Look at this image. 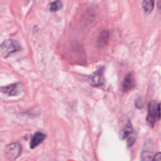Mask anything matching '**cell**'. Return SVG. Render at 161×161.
I'll return each instance as SVG.
<instances>
[{"mask_svg":"<svg viewBox=\"0 0 161 161\" xmlns=\"http://www.w3.org/2000/svg\"><path fill=\"white\" fill-rule=\"evenodd\" d=\"M20 50H21L20 43L14 39H6L0 45V51L4 58H9Z\"/></svg>","mask_w":161,"mask_h":161,"instance_id":"cell-1","label":"cell"},{"mask_svg":"<svg viewBox=\"0 0 161 161\" xmlns=\"http://www.w3.org/2000/svg\"><path fill=\"white\" fill-rule=\"evenodd\" d=\"M120 135L123 139H126V141H127V147H132L135 145L137 140V134L134 130L130 120L127 121L126 125L124 126V129L121 131Z\"/></svg>","mask_w":161,"mask_h":161,"instance_id":"cell-2","label":"cell"},{"mask_svg":"<svg viewBox=\"0 0 161 161\" xmlns=\"http://www.w3.org/2000/svg\"><path fill=\"white\" fill-rule=\"evenodd\" d=\"M24 86L21 83H14L7 86L0 87V92L9 97H16L23 92Z\"/></svg>","mask_w":161,"mask_h":161,"instance_id":"cell-3","label":"cell"},{"mask_svg":"<svg viewBox=\"0 0 161 161\" xmlns=\"http://www.w3.org/2000/svg\"><path fill=\"white\" fill-rule=\"evenodd\" d=\"M22 148L20 143L12 142L7 145L5 149V156L9 160H14L20 157Z\"/></svg>","mask_w":161,"mask_h":161,"instance_id":"cell-4","label":"cell"},{"mask_svg":"<svg viewBox=\"0 0 161 161\" xmlns=\"http://www.w3.org/2000/svg\"><path fill=\"white\" fill-rule=\"evenodd\" d=\"M104 72H105V67L102 66L90 75V82L93 86H101L104 85L105 83Z\"/></svg>","mask_w":161,"mask_h":161,"instance_id":"cell-5","label":"cell"},{"mask_svg":"<svg viewBox=\"0 0 161 161\" xmlns=\"http://www.w3.org/2000/svg\"><path fill=\"white\" fill-rule=\"evenodd\" d=\"M148 124L151 127H153L156 122L158 120L157 117V103L156 101H151L148 107V115H147Z\"/></svg>","mask_w":161,"mask_h":161,"instance_id":"cell-6","label":"cell"},{"mask_svg":"<svg viewBox=\"0 0 161 161\" xmlns=\"http://www.w3.org/2000/svg\"><path fill=\"white\" fill-rule=\"evenodd\" d=\"M136 86V80L133 72H129L124 77L121 84V90L124 93H127L133 90Z\"/></svg>","mask_w":161,"mask_h":161,"instance_id":"cell-7","label":"cell"},{"mask_svg":"<svg viewBox=\"0 0 161 161\" xmlns=\"http://www.w3.org/2000/svg\"><path fill=\"white\" fill-rule=\"evenodd\" d=\"M154 146L151 140H147L144 143L141 153L142 160H153L154 155Z\"/></svg>","mask_w":161,"mask_h":161,"instance_id":"cell-8","label":"cell"},{"mask_svg":"<svg viewBox=\"0 0 161 161\" xmlns=\"http://www.w3.org/2000/svg\"><path fill=\"white\" fill-rule=\"evenodd\" d=\"M46 139V135L43 134L42 132L38 131L35 134L32 136L31 139V142H30V148L31 149H35L38 146L41 144L44 140Z\"/></svg>","mask_w":161,"mask_h":161,"instance_id":"cell-9","label":"cell"},{"mask_svg":"<svg viewBox=\"0 0 161 161\" xmlns=\"http://www.w3.org/2000/svg\"><path fill=\"white\" fill-rule=\"evenodd\" d=\"M108 40H109V32L107 30H104L99 35L98 39H97V47L103 48L108 45Z\"/></svg>","mask_w":161,"mask_h":161,"instance_id":"cell-10","label":"cell"},{"mask_svg":"<svg viewBox=\"0 0 161 161\" xmlns=\"http://www.w3.org/2000/svg\"><path fill=\"white\" fill-rule=\"evenodd\" d=\"M154 0H142L143 10L146 14H150L153 10Z\"/></svg>","mask_w":161,"mask_h":161,"instance_id":"cell-11","label":"cell"},{"mask_svg":"<svg viewBox=\"0 0 161 161\" xmlns=\"http://www.w3.org/2000/svg\"><path fill=\"white\" fill-rule=\"evenodd\" d=\"M63 4L61 0H54L50 4V12H57L62 8Z\"/></svg>","mask_w":161,"mask_h":161,"instance_id":"cell-12","label":"cell"},{"mask_svg":"<svg viewBox=\"0 0 161 161\" xmlns=\"http://www.w3.org/2000/svg\"><path fill=\"white\" fill-rule=\"evenodd\" d=\"M144 103H145V101L144 99L142 98V97H138V98L136 99V101H135V106H136V108H142L143 106H144Z\"/></svg>","mask_w":161,"mask_h":161,"instance_id":"cell-13","label":"cell"},{"mask_svg":"<svg viewBox=\"0 0 161 161\" xmlns=\"http://www.w3.org/2000/svg\"><path fill=\"white\" fill-rule=\"evenodd\" d=\"M157 117H158V120L161 119V102L157 104Z\"/></svg>","mask_w":161,"mask_h":161,"instance_id":"cell-14","label":"cell"},{"mask_svg":"<svg viewBox=\"0 0 161 161\" xmlns=\"http://www.w3.org/2000/svg\"><path fill=\"white\" fill-rule=\"evenodd\" d=\"M153 160L154 161H161V153H157L154 155Z\"/></svg>","mask_w":161,"mask_h":161,"instance_id":"cell-15","label":"cell"},{"mask_svg":"<svg viewBox=\"0 0 161 161\" xmlns=\"http://www.w3.org/2000/svg\"><path fill=\"white\" fill-rule=\"evenodd\" d=\"M157 6H158L159 9H161V0H158V3H157Z\"/></svg>","mask_w":161,"mask_h":161,"instance_id":"cell-16","label":"cell"}]
</instances>
